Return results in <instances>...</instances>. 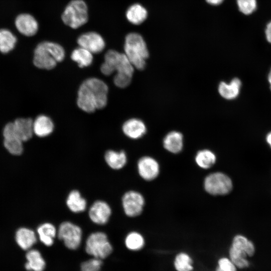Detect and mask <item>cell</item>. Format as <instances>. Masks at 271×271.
<instances>
[{"mask_svg":"<svg viewBox=\"0 0 271 271\" xmlns=\"http://www.w3.org/2000/svg\"><path fill=\"white\" fill-rule=\"evenodd\" d=\"M37 233L40 241L46 246H50L57 235V230L51 223L45 222L38 226Z\"/></svg>","mask_w":271,"mask_h":271,"instance_id":"22","label":"cell"},{"mask_svg":"<svg viewBox=\"0 0 271 271\" xmlns=\"http://www.w3.org/2000/svg\"><path fill=\"white\" fill-rule=\"evenodd\" d=\"M231 247L244 253L247 257L252 256L255 253L253 243L242 235H237L234 237Z\"/></svg>","mask_w":271,"mask_h":271,"instance_id":"24","label":"cell"},{"mask_svg":"<svg viewBox=\"0 0 271 271\" xmlns=\"http://www.w3.org/2000/svg\"><path fill=\"white\" fill-rule=\"evenodd\" d=\"M53 129L54 123L46 115H39L33 121V131L38 137H47L53 132Z\"/></svg>","mask_w":271,"mask_h":271,"instance_id":"16","label":"cell"},{"mask_svg":"<svg viewBox=\"0 0 271 271\" xmlns=\"http://www.w3.org/2000/svg\"><path fill=\"white\" fill-rule=\"evenodd\" d=\"M123 133L132 139L143 137L146 132L145 123L140 119L132 118L126 121L122 126Z\"/></svg>","mask_w":271,"mask_h":271,"instance_id":"15","label":"cell"},{"mask_svg":"<svg viewBox=\"0 0 271 271\" xmlns=\"http://www.w3.org/2000/svg\"><path fill=\"white\" fill-rule=\"evenodd\" d=\"M164 148L168 152L179 153L183 147V137L181 133L173 131L168 133L163 140Z\"/></svg>","mask_w":271,"mask_h":271,"instance_id":"18","label":"cell"},{"mask_svg":"<svg viewBox=\"0 0 271 271\" xmlns=\"http://www.w3.org/2000/svg\"><path fill=\"white\" fill-rule=\"evenodd\" d=\"M266 142L271 148V132L268 133L266 136Z\"/></svg>","mask_w":271,"mask_h":271,"instance_id":"38","label":"cell"},{"mask_svg":"<svg viewBox=\"0 0 271 271\" xmlns=\"http://www.w3.org/2000/svg\"><path fill=\"white\" fill-rule=\"evenodd\" d=\"M111 213V208L106 202L96 200L89 208L88 216L92 222L101 225L108 222Z\"/></svg>","mask_w":271,"mask_h":271,"instance_id":"10","label":"cell"},{"mask_svg":"<svg viewBox=\"0 0 271 271\" xmlns=\"http://www.w3.org/2000/svg\"><path fill=\"white\" fill-rule=\"evenodd\" d=\"M268 81L269 83L270 88L271 90V69L268 75Z\"/></svg>","mask_w":271,"mask_h":271,"instance_id":"39","label":"cell"},{"mask_svg":"<svg viewBox=\"0 0 271 271\" xmlns=\"http://www.w3.org/2000/svg\"><path fill=\"white\" fill-rule=\"evenodd\" d=\"M17 42L16 37L9 30H0V51L7 53L13 50Z\"/></svg>","mask_w":271,"mask_h":271,"instance_id":"30","label":"cell"},{"mask_svg":"<svg viewBox=\"0 0 271 271\" xmlns=\"http://www.w3.org/2000/svg\"><path fill=\"white\" fill-rule=\"evenodd\" d=\"M100 70L106 76L116 71L113 78L114 84L118 87L124 88L131 82L134 67L124 53L109 50L104 55V61L100 66Z\"/></svg>","mask_w":271,"mask_h":271,"instance_id":"2","label":"cell"},{"mask_svg":"<svg viewBox=\"0 0 271 271\" xmlns=\"http://www.w3.org/2000/svg\"><path fill=\"white\" fill-rule=\"evenodd\" d=\"M14 122L15 133L23 142L30 140L34 133L33 121L30 118H19Z\"/></svg>","mask_w":271,"mask_h":271,"instance_id":"14","label":"cell"},{"mask_svg":"<svg viewBox=\"0 0 271 271\" xmlns=\"http://www.w3.org/2000/svg\"><path fill=\"white\" fill-rule=\"evenodd\" d=\"M108 88L102 80L94 77L85 80L80 85L77 104L82 110L91 113L107 104Z\"/></svg>","mask_w":271,"mask_h":271,"instance_id":"1","label":"cell"},{"mask_svg":"<svg viewBox=\"0 0 271 271\" xmlns=\"http://www.w3.org/2000/svg\"><path fill=\"white\" fill-rule=\"evenodd\" d=\"M124 54L134 68L143 70L146 66V60L149 52L143 37L136 33L126 35L124 45Z\"/></svg>","mask_w":271,"mask_h":271,"instance_id":"4","label":"cell"},{"mask_svg":"<svg viewBox=\"0 0 271 271\" xmlns=\"http://www.w3.org/2000/svg\"><path fill=\"white\" fill-rule=\"evenodd\" d=\"M66 203L68 208L75 213L84 211L87 207L86 200L82 196L80 192L76 190H73L69 192Z\"/></svg>","mask_w":271,"mask_h":271,"instance_id":"19","label":"cell"},{"mask_svg":"<svg viewBox=\"0 0 271 271\" xmlns=\"http://www.w3.org/2000/svg\"><path fill=\"white\" fill-rule=\"evenodd\" d=\"M57 236L69 249L75 250L81 244L82 231L77 225L70 221L62 222L57 230Z\"/></svg>","mask_w":271,"mask_h":271,"instance_id":"8","label":"cell"},{"mask_svg":"<svg viewBox=\"0 0 271 271\" xmlns=\"http://www.w3.org/2000/svg\"><path fill=\"white\" fill-rule=\"evenodd\" d=\"M229 257L237 268H244L249 266L247 256L240 251L230 247L229 250Z\"/></svg>","mask_w":271,"mask_h":271,"instance_id":"31","label":"cell"},{"mask_svg":"<svg viewBox=\"0 0 271 271\" xmlns=\"http://www.w3.org/2000/svg\"><path fill=\"white\" fill-rule=\"evenodd\" d=\"M218 267L222 271H237V267L229 257H222L217 261Z\"/></svg>","mask_w":271,"mask_h":271,"instance_id":"35","label":"cell"},{"mask_svg":"<svg viewBox=\"0 0 271 271\" xmlns=\"http://www.w3.org/2000/svg\"><path fill=\"white\" fill-rule=\"evenodd\" d=\"M265 35L267 40L271 43V22L266 26Z\"/></svg>","mask_w":271,"mask_h":271,"instance_id":"36","label":"cell"},{"mask_svg":"<svg viewBox=\"0 0 271 271\" xmlns=\"http://www.w3.org/2000/svg\"><path fill=\"white\" fill-rule=\"evenodd\" d=\"M4 145L9 152L14 155H20L23 152V142L17 138L4 139Z\"/></svg>","mask_w":271,"mask_h":271,"instance_id":"32","label":"cell"},{"mask_svg":"<svg viewBox=\"0 0 271 271\" xmlns=\"http://www.w3.org/2000/svg\"><path fill=\"white\" fill-rule=\"evenodd\" d=\"M238 8L245 15H249L254 12L256 8V0H237Z\"/></svg>","mask_w":271,"mask_h":271,"instance_id":"34","label":"cell"},{"mask_svg":"<svg viewBox=\"0 0 271 271\" xmlns=\"http://www.w3.org/2000/svg\"><path fill=\"white\" fill-rule=\"evenodd\" d=\"M102 264L101 259L94 257L81 263V271H99Z\"/></svg>","mask_w":271,"mask_h":271,"instance_id":"33","label":"cell"},{"mask_svg":"<svg viewBox=\"0 0 271 271\" xmlns=\"http://www.w3.org/2000/svg\"><path fill=\"white\" fill-rule=\"evenodd\" d=\"M65 51L59 44L48 41L39 43L35 48L33 63L37 67L51 70L65 57Z\"/></svg>","mask_w":271,"mask_h":271,"instance_id":"3","label":"cell"},{"mask_svg":"<svg viewBox=\"0 0 271 271\" xmlns=\"http://www.w3.org/2000/svg\"><path fill=\"white\" fill-rule=\"evenodd\" d=\"M241 85L240 80L237 78H234L229 83L223 81L220 82L218 86V92L224 98L233 99L238 95Z\"/></svg>","mask_w":271,"mask_h":271,"instance_id":"21","label":"cell"},{"mask_svg":"<svg viewBox=\"0 0 271 271\" xmlns=\"http://www.w3.org/2000/svg\"><path fill=\"white\" fill-rule=\"evenodd\" d=\"M112 250V246L104 232L92 233L86 241V252L94 257L104 259L111 254Z\"/></svg>","mask_w":271,"mask_h":271,"instance_id":"6","label":"cell"},{"mask_svg":"<svg viewBox=\"0 0 271 271\" xmlns=\"http://www.w3.org/2000/svg\"><path fill=\"white\" fill-rule=\"evenodd\" d=\"M15 24L18 30L27 36H32L38 31V24L36 19L28 14H21L16 19Z\"/></svg>","mask_w":271,"mask_h":271,"instance_id":"13","label":"cell"},{"mask_svg":"<svg viewBox=\"0 0 271 271\" xmlns=\"http://www.w3.org/2000/svg\"><path fill=\"white\" fill-rule=\"evenodd\" d=\"M27 262L25 268L28 271H43L46 262L40 252L37 249H29L26 254Z\"/></svg>","mask_w":271,"mask_h":271,"instance_id":"23","label":"cell"},{"mask_svg":"<svg viewBox=\"0 0 271 271\" xmlns=\"http://www.w3.org/2000/svg\"><path fill=\"white\" fill-rule=\"evenodd\" d=\"M206 2L212 5H218L221 4L224 0H206Z\"/></svg>","mask_w":271,"mask_h":271,"instance_id":"37","label":"cell"},{"mask_svg":"<svg viewBox=\"0 0 271 271\" xmlns=\"http://www.w3.org/2000/svg\"><path fill=\"white\" fill-rule=\"evenodd\" d=\"M16 240L21 248L29 250L37 242V236L33 230L23 227L17 231Z\"/></svg>","mask_w":271,"mask_h":271,"instance_id":"17","label":"cell"},{"mask_svg":"<svg viewBox=\"0 0 271 271\" xmlns=\"http://www.w3.org/2000/svg\"><path fill=\"white\" fill-rule=\"evenodd\" d=\"M79 46L92 54L101 52L105 48V42L102 37L98 33L89 32L80 35L77 40Z\"/></svg>","mask_w":271,"mask_h":271,"instance_id":"12","label":"cell"},{"mask_svg":"<svg viewBox=\"0 0 271 271\" xmlns=\"http://www.w3.org/2000/svg\"><path fill=\"white\" fill-rule=\"evenodd\" d=\"M71 58L81 68L90 65L93 61L92 53L81 47L72 51Z\"/></svg>","mask_w":271,"mask_h":271,"instance_id":"27","label":"cell"},{"mask_svg":"<svg viewBox=\"0 0 271 271\" xmlns=\"http://www.w3.org/2000/svg\"><path fill=\"white\" fill-rule=\"evenodd\" d=\"M65 24L77 29L88 21L87 7L82 0H72L66 6L62 15Z\"/></svg>","mask_w":271,"mask_h":271,"instance_id":"5","label":"cell"},{"mask_svg":"<svg viewBox=\"0 0 271 271\" xmlns=\"http://www.w3.org/2000/svg\"><path fill=\"white\" fill-rule=\"evenodd\" d=\"M104 160L107 165L113 170L122 169L126 164L127 156L123 151L108 150L104 155Z\"/></svg>","mask_w":271,"mask_h":271,"instance_id":"20","label":"cell"},{"mask_svg":"<svg viewBox=\"0 0 271 271\" xmlns=\"http://www.w3.org/2000/svg\"><path fill=\"white\" fill-rule=\"evenodd\" d=\"M137 169L140 177L146 181L155 179L160 173L159 163L150 156L141 158L138 162Z\"/></svg>","mask_w":271,"mask_h":271,"instance_id":"11","label":"cell"},{"mask_svg":"<svg viewBox=\"0 0 271 271\" xmlns=\"http://www.w3.org/2000/svg\"><path fill=\"white\" fill-rule=\"evenodd\" d=\"M174 266L177 271H193V261L191 257L186 252L178 253L174 260Z\"/></svg>","mask_w":271,"mask_h":271,"instance_id":"29","label":"cell"},{"mask_svg":"<svg viewBox=\"0 0 271 271\" xmlns=\"http://www.w3.org/2000/svg\"><path fill=\"white\" fill-rule=\"evenodd\" d=\"M124 243L126 248L129 250L138 251L144 247L145 240L144 236L140 233L132 231L126 236Z\"/></svg>","mask_w":271,"mask_h":271,"instance_id":"28","label":"cell"},{"mask_svg":"<svg viewBox=\"0 0 271 271\" xmlns=\"http://www.w3.org/2000/svg\"><path fill=\"white\" fill-rule=\"evenodd\" d=\"M145 203L143 195L136 191H128L122 197L123 211L128 217H134L140 215L143 211Z\"/></svg>","mask_w":271,"mask_h":271,"instance_id":"9","label":"cell"},{"mask_svg":"<svg viewBox=\"0 0 271 271\" xmlns=\"http://www.w3.org/2000/svg\"><path fill=\"white\" fill-rule=\"evenodd\" d=\"M233 184L231 179L225 174L214 172L207 175L204 181V188L212 195H225L231 192Z\"/></svg>","mask_w":271,"mask_h":271,"instance_id":"7","label":"cell"},{"mask_svg":"<svg viewBox=\"0 0 271 271\" xmlns=\"http://www.w3.org/2000/svg\"><path fill=\"white\" fill-rule=\"evenodd\" d=\"M148 13L146 9L139 4L130 6L126 12L127 20L132 24L140 25L147 18Z\"/></svg>","mask_w":271,"mask_h":271,"instance_id":"25","label":"cell"},{"mask_svg":"<svg viewBox=\"0 0 271 271\" xmlns=\"http://www.w3.org/2000/svg\"><path fill=\"white\" fill-rule=\"evenodd\" d=\"M195 160L200 168L208 169L215 164L216 157L213 152L210 150L204 149L197 152Z\"/></svg>","mask_w":271,"mask_h":271,"instance_id":"26","label":"cell"}]
</instances>
